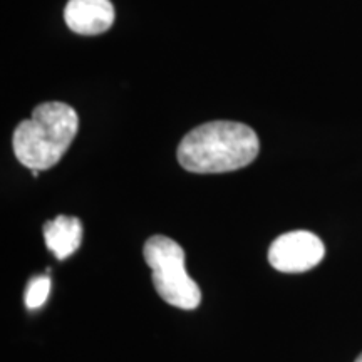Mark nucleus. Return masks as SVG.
I'll return each mask as SVG.
<instances>
[{
	"mask_svg": "<svg viewBox=\"0 0 362 362\" xmlns=\"http://www.w3.org/2000/svg\"><path fill=\"white\" fill-rule=\"evenodd\" d=\"M325 248L322 240L307 230L280 235L269 248V262L284 274H302L322 262Z\"/></svg>",
	"mask_w": 362,
	"mask_h": 362,
	"instance_id": "obj_4",
	"label": "nucleus"
},
{
	"mask_svg": "<svg viewBox=\"0 0 362 362\" xmlns=\"http://www.w3.org/2000/svg\"><path fill=\"white\" fill-rule=\"evenodd\" d=\"M45 245L59 260H64L78 250L83 242V225L76 216L59 215L44 225Z\"/></svg>",
	"mask_w": 362,
	"mask_h": 362,
	"instance_id": "obj_6",
	"label": "nucleus"
},
{
	"mask_svg": "<svg viewBox=\"0 0 362 362\" xmlns=\"http://www.w3.org/2000/svg\"><path fill=\"white\" fill-rule=\"evenodd\" d=\"M259 151V136L250 126L237 121H210L181 139L176 156L187 171L208 175L245 168Z\"/></svg>",
	"mask_w": 362,
	"mask_h": 362,
	"instance_id": "obj_1",
	"label": "nucleus"
},
{
	"mask_svg": "<svg viewBox=\"0 0 362 362\" xmlns=\"http://www.w3.org/2000/svg\"><path fill=\"white\" fill-rule=\"evenodd\" d=\"M115 6L110 0H69L64 21L72 33L99 35L115 24Z\"/></svg>",
	"mask_w": 362,
	"mask_h": 362,
	"instance_id": "obj_5",
	"label": "nucleus"
},
{
	"mask_svg": "<svg viewBox=\"0 0 362 362\" xmlns=\"http://www.w3.org/2000/svg\"><path fill=\"white\" fill-rule=\"evenodd\" d=\"M356 362H362V354H361L359 357H357V359H356Z\"/></svg>",
	"mask_w": 362,
	"mask_h": 362,
	"instance_id": "obj_8",
	"label": "nucleus"
},
{
	"mask_svg": "<svg viewBox=\"0 0 362 362\" xmlns=\"http://www.w3.org/2000/svg\"><path fill=\"white\" fill-rule=\"evenodd\" d=\"M143 255L151 269L153 285L163 300L183 310L200 305L202 291L187 274L185 252L175 240L155 235L144 243Z\"/></svg>",
	"mask_w": 362,
	"mask_h": 362,
	"instance_id": "obj_3",
	"label": "nucleus"
},
{
	"mask_svg": "<svg viewBox=\"0 0 362 362\" xmlns=\"http://www.w3.org/2000/svg\"><path fill=\"white\" fill-rule=\"evenodd\" d=\"M79 128L78 112L66 103H42L13 131L16 158L29 170H49L61 161Z\"/></svg>",
	"mask_w": 362,
	"mask_h": 362,
	"instance_id": "obj_2",
	"label": "nucleus"
},
{
	"mask_svg": "<svg viewBox=\"0 0 362 362\" xmlns=\"http://www.w3.org/2000/svg\"><path fill=\"white\" fill-rule=\"evenodd\" d=\"M49 292H51V279L49 277H35L30 280L29 287L25 291V305L27 309H39L47 300Z\"/></svg>",
	"mask_w": 362,
	"mask_h": 362,
	"instance_id": "obj_7",
	"label": "nucleus"
}]
</instances>
